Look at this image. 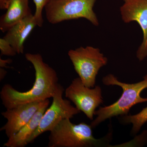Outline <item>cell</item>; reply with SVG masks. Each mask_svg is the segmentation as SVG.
<instances>
[{"label": "cell", "mask_w": 147, "mask_h": 147, "mask_svg": "<svg viewBox=\"0 0 147 147\" xmlns=\"http://www.w3.org/2000/svg\"><path fill=\"white\" fill-rule=\"evenodd\" d=\"M70 119H65L50 131L49 147H98L109 146L112 139L110 132L101 139L93 135L90 125L84 122L75 124Z\"/></svg>", "instance_id": "obj_3"}, {"label": "cell", "mask_w": 147, "mask_h": 147, "mask_svg": "<svg viewBox=\"0 0 147 147\" xmlns=\"http://www.w3.org/2000/svg\"><path fill=\"white\" fill-rule=\"evenodd\" d=\"M0 50L2 55L13 57L17 54L14 48L3 38H0Z\"/></svg>", "instance_id": "obj_15"}, {"label": "cell", "mask_w": 147, "mask_h": 147, "mask_svg": "<svg viewBox=\"0 0 147 147\" xmlns=\"http://www.w3.org/2000/svg\"><path fill=\"white\" fill-rule=\"evenodd\" d=\"M7 74V71L1 67L0 69V79L1 81L5 77Z\"/></svg>", "instance_id": "obj_18"}, {"label": "cell", "mask_w": 147, "mask_h": 147, "mask_svg": "<svg viewBox=\"0 0 147 147\" xmlns=\"http://www.w3.org/2000/svg\"><path fill=\"white\" fill-rule=\"evenodd\" d=\"M64 92L63 87L58 84L53 96L51 106L47 108L42 116L39 126L30 138L28 143H31L40 134L51 131L56 125L65 119H71L81 112L71 105L70 101L63 98Z\"/></svg>", "instance_id": "obj_6"}, {"label": "cell", "mask_w": 147, "mask_h": 147, "mask_svg": "<svg viewBox=\"0 0 147 147\" xmlns=\"http://www.w3.org/2000/svg\"><path fill=\"white\" fill-rule=\"evenodd\" d=\"M123 1L120 8L123 21L126 24L137 22L143 32V41L136 53L137 59L141 61L147 57V0Z\"/></svg>", "instance_id": "obj_8"}, {"label": "cell", "mask_w": 147, "mask_h": 147, "mask_svg": "<svg viewBox=\"0 0 147 147\" xmlns=\"http://www.w3.org/2000/svg\"><path fill=\"white\" fill-rule=\"evenodd\" d=\"M36 26V19L34 15L31 13L8 30L3 38L10 43L17 54H23L24 42Z\"/></svg>", "instance_id": "obj_10"}, {"label": "cell", "mask_w": 147, "mask_h": 147, "mask_svg": "<svg viewBox=\"0 0 147 147\" xmlns=\"http://www.w3.org/2000/svg\"><path fill=\"white\" fill-rule=\"evenodd\" d=\"M36 6V11L34 16L37 22V26L41 27L43 23V19L42 18V12L43 8L45 6L50 2L52 0H33Z\"/></svg>", "instance_id": "obj_14"}, {"label": "cell", "mask_w": 147, "mask_h": 147, "mask_svg": "<svg viewBox=\"0 0 147 147\" xmlns=\"http://www.w3.org/2000/svg\"><path fill=\"white\" fill-rule=\"evenodd\" d=\"M123 116L121 119L122 123L125 124H132L131 134H137L142 126L147 122V106L136 115H127Z\"/></svg>", "instance_id": "obj_13"}, {"label": "cell", "mask_w": 147, "mask_h": 147, "mask_svg": "<svg viewBox=\"0 0 147 147\" xmlns=\"http://www.w3.org/2000/svg\"><path fill=\"white\" fill-rule=\"evenodd\" d=\"M6 12L0 18V30L5 32L32 13L29 0H11Z\"/></svg>", "instance_id": "obj_12"}, {"label": "cell", "mask_w": 147, "mask_h": 147, "mask_svg": "<svg viewBox=\"0 0 147 147\" xmlns=\"http://www.w3.org/2000/svg\"><path fill=\"white\" fill-rule=\"evenodd\" d=\"M12 62L11 59H7L4 60L0 58V67L1 68L3 67H7V65L8 64H10Z\"/></svg>", "instance_id": "obj_17"}, {"label": "cell", "mask_w": 147, "mask_h": 147, "mask_svg": "<svg viewBox=\"0 0 147 147\" xmlns=\"http://www.w3.org/2000/svg\"><path fill=\"white\" fill-rule=\"evenodd\" d=\"M68 55L83 84L89 88L95 86L96 76L108 63L107 58L98 48L88 46L69 50Z\"/></svg>", "instance_id": "obj_5"}, {"label": "cell", "mask_w": 147, "mask_h": 147, "mask_svg": "<svg viewBox=\"0 0 147 147\" xmlns=\"http://www.w3.org/2000/svg\"><path fill=\"white\" fill-rule=\"evenodd\" d=\"M25 58L34 67V83L31 89L24 92L18 91L10 84H5L2 88L0 97L6 109L21 104L41 102L53 98L59 84L57 72L44 62L41 55L28 53L25 55Z\"/></svg>", "instance_id": "obj_1"}, {"label": "cell", "mask_w": 147, "mask_h": 147, "mask_svg": "<svg viewBox=\"0 0 147 147\" xmlns=\"http://www.w3.org/2000/svg\"><path fill=\"white\" fill-rule=\"evenodd\" d=\"M45 100L21 104L6 109L1 115L7 121L1 128V131H5L8 138L13 136L29 122Z\"/></svg>", "instance_id": "obj_9"}, {"label": "cell", "mask_w": 147, "mask_h": 147, "mask_svg": "<svg viewBox=\"0 0 147 147\" xmlns=\"http://www.w3.org/2000/svg\"><path fill=\"white\" fill-rule=\"evenodd\" d=\"M102 82L106 86H117L122 88L123 93L120 98L113 104L100 107L96 110L94 115L96 117L91 123L92 128H94L100 123L113 117L128 115L130 108L139 103L147 102V97L143 98L141 92L147 88V74L143 80L134 84H127L119 82L113 74H110L102 78Z\"/></svg>", "instance_id": "obj_2"}, {"label": "cell", "mask_w": 147, "mask_h": 147, "mask_svg": "<svg viewBox=\"0 0 147 147\" xmlns=\"http://www.w3.org/2000/svg\"><path fill=\"white\" fill-rule=\"evenodd\" d=\"M96 0H52L45 6L47 21L52 24L63 21L84 18L94 26L99 25L93 10Z\"/></svg>", "instance_id": "obj_4"}, {"label": "cell", "mask_w": 147, "mask_h": 147, "mask_svg": "<svg viewBox=\"0 0 147 147\" xmlns=\"http://www.w3.org/2000/svg\"><path fill=\"white\" fill-rule=\"evenodd\" d=\"M65 96L91 120H94L96 108L103 102L100 87L86 86L79 77L74 79L66 89Z\"/></svg>", "instance_id": "obj_7"}, {"label": "cell", "mask_w": 147, "mask_h": 147, "mask_svg": "<svg viewBox=\"0 0 147 147\" xmlns=\"http://www.w3.org/2000/svg\"><path fill=\"white\" fill-rule=\"evenodd\" d=\"M50 103L49 99L45 100L43 105L36 111L29 122L17 133L9 138L7 142L4 144V146L24 147L29 144L30 138L39 126L42 116L48 108Z\"/></svg>", "instance_id": "obj_11"}, {"label": "cell", "mask_w": 147, "mask_h": 147, "mask_svg": "<svg viewBox=\"0 0 147 147\" xmlns=\"http://www.w3.org/2000/svg\"><path fill=\"white\" fill-rule=\"evenodd\" d=\"M11 0H0V9H7L8 7Z\"/></svg>", "instance_id": "obj_16"}]
</instances>
